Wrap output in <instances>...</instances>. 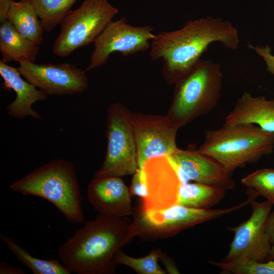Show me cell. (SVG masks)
Returning a JSON list of instances; mask_svg holds the SVG:
<instances>
[{
	"label": "cell",
	"mask_w": 274,
	"mask_h": 274,
	"mask_svg": "<svg viewBox=\"0 0 274 274\" xmlns=\"http://www.w3.org/2000/svg\"><path fill=\"white\" fill-rule=\"evenodd\" d=\"M155 35L150 55L153 60L162 59V73L169 84L185 76L211 44L219 42L234 50L239 43L237 29L230 21L219 17L189 20L180 29Z\"/></svg>",
	"instance_id": "6da1fadb"
},
{
	"label": "cell",
	"mask_w": 274,
	"mask_h": 274,
	"mask_svg": "<svg viewBox=\"0 0 274 274\" xmlns=\"http://www.w3.org/2000/svg\"><path fill=\"white\" fill-rule=\"evenodd\" d=\"M135 236L134 223L127 217L98 214L59 247L58 257L72 272L114 274L116 252Z\"/></svg>",
	"instance_id": "7a4b0ae2"
},
{
	"label": "cell",
	"mask_w": 274,
	"mask_h": 274,
	"mask_svg": "<svg viewBox=\"0 0 274 274\" xmlns=\"http://www.w3.org/2000/svg\"><path fill=\"white\" fill-rule=\"evenodd\" d=\"M9 188L13 192L48 200L68 222L83 223L84 211L77 172L70 161L52 160L14 182Z\"/></svg>",
	"instance_id": "3957f363"
},
{
	"label": "cell",
	"mask_w": 274,
	"mask_h": 274,
	"mask_svg": "<svg viewBox=\"0 0 274 274\" xmlns=\"http://www.w3.org/2000/svg\"><path fill=\"white\" fill-rule=\"evenodd\" d=\"M273 148L274 132L255 124L225 122L219 128L206 130L203 142L197 150L216 159L232 174L272 154Z\"/></svg>",
	"instance_id": "277c9868"
},
{
	"label": "cell",
	"mask_w": 274,
	"mask_h": 274,
	"mask_svg": "<svg viewBox=\"0 0 274 274\" xmlns=\"http://www.w3.org/2000/svg\"><path fill=\"white\" fill-rule=\"evenodd\" d=\"M222 77L218 63L200 58L174 84L166 115L180 128L212 111L221 97Z\"/></svg>",
	"instance_id": "5b68a950"
},
{
	"label": "cell",
	"mask_w": 274,
	"mask_h": 274,
	"mask_svg": "<svg viewBox=\"0 0 274 274\" xmlns=\"http://www.w3.org/2000/svg\"><path fill=\"white\" fill-rule=\"evenodd\" d=\"M254 199L251 194L236 205L224 209H195L179 204L160 210L133 209V223L137 236L144 241H154L176 235L184 230L237 211Z\"/></svg>",
	"instance_id": "8992f818"
},
{
	"label": "cell",
	"mask_w": 274,
	"mask_h": 274,
	"mask_svg": "<svg viewBox=\"0 0 274 274\" xmlns=\"http://www.w3.org/2000/svg\"><path fill=\"white\" fill-rule=\"evenodd\" d=\"M108 0H84L71 10L60 23V31L52 46L58 56H69L75 50L94 43L118 14Z\"/></svg>",
	"instance_id": "52a82bcc"
},
{
	"label": "cell",
	"mask_w": 274,
	"mask_h": 274,
	"mask_svg": "<svg viewBox=\"0 0 274 274\" xmlns=\"http://www.w3.org/2000/svg\"><path fill=\"white\" fill-rule=\"evenodd\" d=\"M131 112L119 102L107 109L105 158L93 178L122 177L133 175L139 168Z\"/></svg>",
	"instance_id": "ba28073f"
},
{
	"label": "cell",
	"mask_w": 274,
	"mask_h": 274,
	"mask_svg": "<svg viewBox=\"0 0 274 274\" xmlns=\"http://www.w3.org/2000/svg\"><path fill=\"white\" fill-rule=\"evenodd\" d=\"M249 204L250 217L237 226L227 227L233 237L222 262L266 261L272 244L266 225L273 206L268 200L260 202L256 199Z\"/></svg>",
	"instance_id": "9c48e42d"
},
{
	"label": "cell",
	"mask_w": 274,
	"mask_h": 274,
	"mask_svg": "<svg viewBox=\"0 0 274 274\" xmlns=\"http://www.w3.org/2000/svg\"><path fill=\"white\" fill-rule=\"evenodd\" d=\"M153 29L150 25H131L124 17L111 21L94 42V48L86 71L101 66L114 52L128 56L147 50L156 36L152 32Z\"/></svg>",
	"instance_id": "30bf717a"
},
{
	"label": "cell",
	"mask_w": 274,
	"mask_h": 274,
	"mask_svg": "<svg viewBox=\"0 0 274 274\" xmlns=\"http://www.w3.org/2000/svg\"><path fill=\"white\" fill-rule=\"evenodd\" d=\"M139 168L152 158L169 156L178 147L179 127L166 116L131 112Z\"/></svg>",
	"instance_id": "8fae6325"
},
{
	"label": "cell",
	"mask_w": 274,
	"mask_h": 274,
	"mask_svg": "<svg viewBox=\"0 0 274 274\" xmlns=\"http://www.w3.org/2000/svg\"><path fill=\"white\" fill-rule=\"evenodd\" d=\"M17 68L26 81L47 95L79 94L89 86L86 71L74 64H36L24 60Z\"/></svg>",
	"instance_id": "7c38bea8"
},
{
	"label": "cell",
	"mask_w": 274,
	"mask_h": 274,
	"mask_svg": "<svg viewBox=\"0 0 274 274\" xmlns=\"http://www.w3.org/2000/svg\"><path fill=\"white\" fill-rule=\"evenodd\" d=\"M147 196L140 208L144 211L168 209L178 204L181 181L179 169L168 156L152 158L143 168Z\"/></svg>",
	"instance_id": "4fadbf2b"
},
{
	"label": "cell",
	"mask_w": 274,
	"mask_h": 274,
	"mask_svg": "<svg viewBox=\"0 0 274 274\" xmlns=\"http://www.w3.org/2000/svg\"><path fill=\"white\" fill-rule=\"evenodd\" d=\"M168 156L177 166L183 183L192 180L215 185L226 191L235 186L232 174L215 158L198 151L195 146L185 150L178 148Z\"/></svg>",
	"instance_id": "5bb4252c"
},
{
	"label": "cell",
	"mask_w": 274,
	"mask_h": 274,
	"mask_svg": "<svg viewBox=\"0 0 274 274\" xmlns=\"http://www.w3.org/2000/svg\"><path fill=\"white\" fill-rule=\"evenodd\" d=\"M87 197L99 214L115 217L133 215L131 196L121 177H93L87 186Z\"/></svg>",
	"instance_id": "9a60e30c"
},
{
	"label": "cell",
	"mask_w": 274,
	"mask_h": 274,
	"mask_svg": "<svg viewBox=\"0 0 274 274\" xmlns=\"http://www.w3.org/2000/svg\"><path fill=\"white\" fill-rule=\"evenodd\" d=\"M0 75L4 80L3 88L9 90L13 89L16 94L14 101L6 107L9 116L18 119L29 116L37 119H42L40 114L33 110L31 106L37 101L45 100L47 94L23 80L18 68L1 61Z\"/></svg>",
	"instance_id": "2e32d148"
},
{
	"label": "cell",
	"mask_w": 274,
	"mask_h": 274,
	"mask_svg": "<svg viewBox=\"0 0 274 274\" xmlns=\"http://www.w3.org/2000/svg\"><path fill=\"white\" fill-rule=\"evenodd\" d=\"M228 124H252L274 132V100L244 92L225 118Z\"/></svg>",
	"instance_id": "e0dca14e"
},
{
	"label": "cell",
	"mask_w": 274,
	"mask_h": 274,
	"mask_svg": "<svg viewBox=\"0 0 274 274\" xmlns=\"http://www.w3.org/2000/svg\"><path fill=\"white\" fill-rule=\"evenodd\" d=\"M39 51V45L22 36L8 20L1 23V61L5 63L24 60L35 62Z\"/></svg>",
	"instance_id": "ac0fdd59"
},
{
	"label": "cell",
	"mask_w": 274,
	"mask_h": 274,
	"mask_svg": "<svg viewBox=\"0 0 274 274\" xmlns=\"http://www.w3.org/2000/svg\"><path fill=\"white\" fill-rule=\"evenodd\" d=\"M29 0L12 1L7 20L22 36L40 45L43 41L44 29Z\"/></svg>",
	"instance_id": "d6986e66"
},
{
	"label": "cell",
	"mask_w": 274,
	"mask_h": 274,
	"mask_svg": "<svg viewBox=\"0 0 274 274\" xmlns=\"http://www.w3.org/2000/svg\"><path fill=\"white\" fill-rule=\"evenodd\" d=\"M225 191L222 188L208 184L182 183L177 204L195 209H211L225 197Z\"/></svg>",
	"instance_id": "ffe728a7"
},
{
	"label": "cell",
	"mask_w": 274,
	"mask_h": 274,
	"mask_svg": "<svg viewBox=\"0 0 274 274\" xmlns=\"http://www.w3.org/2000/svg\"><path fill=\"white\" fill-rule=\"evenodd\" d=\"M2 241L16 256V259L27 267L33 274H71L72 272L57 259H41L31 256L27 251L17 244L13 238L3 234Z\"/></svg>",
	"instance_id": "44dd1931"
},
{
	"label": "cell",
	"mask_w": 274,
	"mask_h": 274,
	"mask_svg": "<svg viewBox=\"0 0 274 274\" xmlns=\"http://www.w3.org/2000/svg\"><path fill=\"white\" fill-rule=\"evenodd\" d=\"M77 0H29L47 32L52 31L71 11Z\"/></svg>",
	"instance_id": "7402d4cb"
},
{
	"label": "cell",
	"mask_w": 274,
	"mask_h": 274,
	"mask_svg": "<svg viewBox=\"0 0 274 274\" xmlns=\"http://www.w3.org/2000/svg\"><path fill=\"white\" fill-rule=\"evenodd\" d=\"M158 250L152 251L148 255L142 258H134L124 253L121 249L114 256L115 263L129 267L139 274H166L158 264Z\"/></svg>",
	"instance_id": "603a6c76"
},
{
	"label": "cell",
	"mask_w": 274,
	"mask_h": 274,
	"mask_svg": "<svg viewBox=\"0 0 274 274\" xmlns=\"http://www.w3.org/2000/svg\"><path fill=\"white\" fill-rule=\"evenodd\" d=\"M243 185L254 189L274 207V169H257L241 179Z\"/></svg>",
	"instance_id": "cb8c5ba5"
},
{
	"label": "cell",
	"mask_w": 274,
	"mask_h": 274,
	"mask_svg": "<svg viewBox=\"0 0 274 274\" xmlns=\"http://www.w3.org/2000/svg\"><path fill=\"white\" fill-rule=\"evenodd\" d=\"M210 264L216 266L222 273L233 274H274V260L265 262H217L209 260Z\"/></svg>",
	"instance_id": "d4e9b609"
},
{
	"label": "cell",
	"mask_w": 274,
	"mask_h": 274,
	"mask_svg": "<svg viewBox=\"0 0 274 274\" xmlns=\"http://www.w3.org/2000/svg\"><path fill=\"white\" fill-rule=\"evenodd\" d=\"M131 196H138L144 199L147 196L146 187L142 168H138L133 175L131 183L129 188Z\"/></svg>",
	"instance_id": "484cf974"
},
{
	"label": "cell",
	"mask_w": 274,
	"mask_h": 274,
	"mask_svg": "<svg viewBox=\"0 0 274 274\" xmlns=\"http://www.w3.org/2000/svg\"><path fill=\"white\" fill-rule=\"evenodd\" d=\"M159 260H160L164 265L166 272L170 274H178L180 272L174 260L166 254L158 250Z\"/></svg>",
	"instance_id": "4316f807"
},
{
	"label": "cell",
	"mask_w": 274,
	"mask_h": 274,
	"mask_svg": "<svg viewBox=\"0 0 274 274\" xmlns=\"http://www.w3.org/2000/svg\"><path fill=\"white\" fill-rule=\"evenodd\" d=\"M1 274H25L24 270L18 267H14L4 262L0 264Z\"/></svg>",
	"instance_id": "83f0119b"
},
{
	"label": "cell",
	"mask_w": 274,
	"mask_h": 274,
	"mask_svg": "<svg viewBox=\"0 0 274 274\" xmlns=\"http://www.w3.org/2000/svg\"><path fill=\"white\" fill-rule=\"evenodd\" d=\"M12 0H0V22L7 20L8 14Z\"/></svg>",
	"instance_id": "f1b7e54d"
},
{
	"label": "cell",
	"mask_w": 274,
	"mask_h": 274,
	"mask_svg": "<svg viewBox=\"0 0 274 274\" xmlns=\"http://www.w3.org/2000/svg\"><path fill=\"white\" fill-rule=\"evenodd\" d=\"M266 231L272 245L274 244V210L270 213L266 225Z\"/></svg>",
	"instance_id": "f546056e"
},
{
	"label": "cell",
	"mask_w": 274,
	"mask_h": 274,
	"mask_svg": "<svg viewBox=\"0 0 274 274\" xmlns=\"http://www.w3.org/2000/svg\"><path fill=\"white\" fill-rule=\"evenodd\" d=\"M274 260V244L272 245L268 253L266 261Z\"/></svg>",
	"instance_id": "4dcf8cb0"
}]
</instances>
